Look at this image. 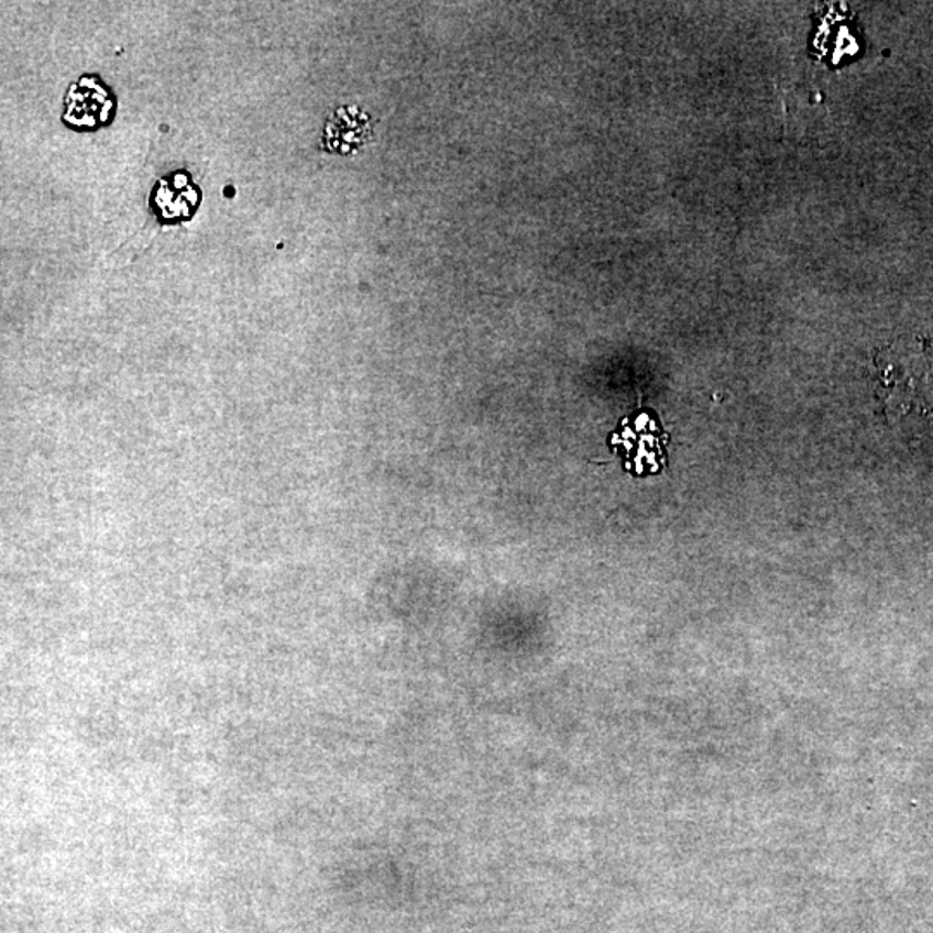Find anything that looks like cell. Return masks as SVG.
<instances>
[{"instance_id":"6da1fadb","label":"cell","mask_w":933,"mask_h":933,"mask_svg":"<svg viewBox=\"0 0 933 933\" xmlns=\"http://www.w3.org/2000/svg\"><path fill=\"white\" fill-rule=\"evenodd\" d=\"M877 393L887 419L933 422V341L899 339L875 354Z\"/></svg>"},{"instance_id":"7a4b0ae2","label":"cell","mask_w":933,"mask_h":933,"mask_svg":"<svg viewBox=\"0 0 933 933\" xmlns=\"http://www.w3.org/2000/svg\"><path fill=\"white\" fill-rule=\"evenodd\" d=\"M338 114L329 125L330 150L334 144H339V151H344V145L356 147V144H362L365 141L366 117H347V109H342Z\"/></svg>"}]
</instances>
